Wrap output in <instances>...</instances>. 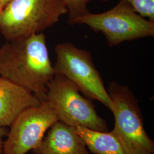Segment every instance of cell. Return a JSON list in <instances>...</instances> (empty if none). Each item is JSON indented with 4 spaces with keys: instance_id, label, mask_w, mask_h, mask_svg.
Segmentation results:
<instances>
[{
    "instance_id": "6da1fadb",
    "label": "cell",
    "mask_w": 154,
    "mask_h": 154,
    "mask_svg": "<svg viewBox=\"0 0 154 154\" xmlns=\"http://www.w3.org/2000/svg\"><path fill=\"white\" fill-rule=\"evenodd\" d=\"M55 74L43 33L9 41L0 48V77L28 90L41 102Z\"/></svg>"
},
{
    "instance_id": "7a4b0ae2",
    "label": "cell",
    "mask_w": 154,
    "mask_h": 154,
    "mask_svg": "<svg viewBox=\"0 0 154 154\" xmlns=\"http://www.w3.org/2000/svg\"><path fill=\"white\" fill-rule=\"evenodd\" d=\"M66 14L63 0H11L0 14V32L8 41L27 37L42 33Z\"/></svg>"
},
{
    "instance_id": "3957f363",
    "label": "cell",
    "mask_w": 154,
    "mask_h": 154,
    "mask_svg": "<svg viewBox=\"0 0 154 154\" xmlns=\"http://www.w3.org/2000/svg\"><path fill=\"white\" fill-rule=\"evenodd\" d=\"M115 119L111 131L125 154H154V142L146 132L138 100L130 88L111 81L107 89Z\"/></svg>"
},
{
    "instance_id": "277c9868",
    "label": "cell",
    "mask_w": 154,
    "mask_h": 154,
    "mask_svg": "<svg viewBox=\"0 0 154 154\" xmlns=\"http://www.w3.org/2000/svg\"><path fill=\"white\" fill-rule=\"evenodd\" d=\"M75 24L85 25L95 33H102L110 47L154 35V22L140 16L124 0L107 11L90 13L70 23Z\"/></svg>"
},
{
    "instance_id": "5b68a950",
    "label": "cell",
    "mask_w": 154,
    "mask_h": 154,
    "mask_svg": "<svg viewBox=\"0 0 154 154\" xmlns=\"http://www.w3.org/2000/svg\"><path fill=\"white\" fill-rule=\"evenodd\" d=\"M45 100L54 110L58 121L67 126L108 131L106 122L98 115L91 100L82 96L77 86L61 74L56 73L48 84Z\"/></svg>"
},
{
    "instance_id": "8992f818",
    "label": "cell",
    "mask_w": 154,
    "mask_h": 154,
    "mask_svg": "<svg viewBox=\"0 0 154 154\" xmlns=\"http://www.w3.org/2000/svg\"><path fill=\"white\" fill-rule=\"evenodd\" d=\"M55 73L74 83L85 97L96 100L110 110L112 103L91 53L78 48L71 42H63L55 48Z\"/></svg>"
},
{
    "instance_id": "52a82bcc",
    "label": "cell",
    "mask_w": 154,
    "mask_h": 154,
    "mask_svg": "<svg viewBox=\"0 0 154 154\" xmlns=\"http://www.w3.org/2000/svg\"><path fill=\"white\" fill-rule=\"evenodd\" d=\"M58 121L47 100L24 110L11 124L3 146L4 154H26L38 149L46 132Z\"/></svg>"
},
{
    "instance_id": "ba28073f",
    "label": "cell",
    "mask_w": 154,
    "mask_h": 154,
    "mask_svg": "<svg viewBox=\"0 0 154 154\" xmlns=\"http://www.w3.org/2000/svg\"><path fill=\"white\" fill-rule=\"evenodd\" d=\"M41 102L28 90L0 77V127L11 126L24 110Z\"/></svg>"
},
{
    "instance_id": "9c48e42d",
    "label": "cell",
    "mask_w": 154,
    "mask_h": 154,
    "mask_svg": "<svg viewBox=\"0 0 154 154\" xmlns=\"http://www.w3.org/2000/svg\"><path fill=\"white\" fill-rule=\"evenodd\" d=\"M74 128L56 122L50 128L38 148L34 151L39 154H90Z\"/></svg>"
},
{
    "instance_id": "30bf717a",
    "label": "cell",
    "mask_w": 154,
    "mask_h": 154,
    "mask_svg": "<svg viewBox=\"0 0 154 154\" xmlns=\"http://www.w3.org/2000/svg\"><path fill=\"white\" fill-rule=\"evenodd\" d=\"M74 128L91 152L94 154H125L112 131H98L82 126H77Z\"/></svg>"
},
{
    "instance_id": "8fae6325",
    "label": "cell",
    "mask_w": 154,
    "mask_h": 154,
    "mask_svg": "<svg viewBox=\"0 0 154 154\" xmlns=\"http://www.w3.org/2000/svg\"><path fill=\"white\" fill-rule=\"evenodd\" d=\"M93 0H63L67 9L68 22L70 23L74 20L85 16L90 12L88 9V2ZM107 2L108 0H98Z\"/></svg>"
},
{
    "instance_id": "7c38bea8",
    "label": "cell",
    "mask_w": 154,
    "mask_h": 154,
    "mask_svg": "<svg viewBox=\"0 0 154 154\" xmlns=\"http://www.w3.org/2000/svg\"><path fill=\"white\" fill-rule=\"evenodd\" d=\"M140 16L154 22V0H124Z\"/></svg>"
},
{
    "instance_id": "4fadbf2b",
    "label": "cell",
    "mask_w": 154,
    "mask_h": 154,
    "mask_svg": "<svg viewBox=\"0 0 154 154\" xmlns=\"http://www.w3.org/2000/svg\"><path fill=\"white\" fill-rule=\"evenodd\" d=\"M7 134V131L5 127H0V154L3 152V138Z\"/></svg>"
},
{
    "instance_id": "5bb4252c",
    "label": "cell",
    "mask_w": 154,
    "mask_h": 154,
    "mask_svg": "<svg viewBox=\"0 0 154 154\" xmlns=\"http://www.w3.org/2000/svg\"><path fill=\"white\" fill-rule=\"evenodd\" d=\"M4 7H5V5H4V3H3V2L2 1V0H0V14H1V12L2 11V10L4 9Z\"/></svg>"
},
{
    "instance_id": "9a60e30c",
    "label": "cell",
    "mask_w": 154,
    "mask_h": 154,
    "mask_svg": "<svg viewBox=\"0 0 154 154\" xmlns=\"http://www.w3.org/2000/svg\"><path fill=\"white\" fill-rule=\"evenodd\" d=\"M11 0H2V1L3 2L4 5L5 6L7 4H8L10 1H11Z\"/></svg>"
},
{
    "instance_id": "2e32d148",
    "label": "cell",
    "mask_w": 154,
    "mask_h": 154,
    "mask_svg": "<svg viewBox=\"0 0 154 154\" xmlns=\"http://www.w3.org/2000/svg\"><path fill=\"white\" fill-rule=\"evenodd\" d=\"M37 154V153H36V154Z\"/></svg>"
}]
</instances>
